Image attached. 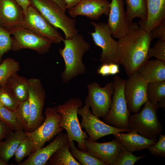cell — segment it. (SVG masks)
<instances>
[{
    "label": "cell",
    "mask_w": 165,
    "mask_h": 165,
    "mask_svg": "<svg viewBox=\"0 0 165 165\" xmlns=\"http://www.w3.org/2000/svg\"><path fill=\"white\" fill-rule=\"evenodd\" d=\"M152 41L150 32L136 22L132 23L127 33L117 41L115 63L122 65L129 76L148 60V52Z\"/></svg>",
    "instance_id": "obj_1"
},
{
    "label": "cell",
    "mask_w": 165,
    "mask_h": 165,
    "mask_svg": "<svg viewBox=\"0 0 165 165\" xmlns=\"http://www.w3.org/2000/svg\"><path fill=\"white\" fill-rule=\"evenodd\" d=\"M63 41L64 47L60 49L59 52L64 59L65 69L61 76L62 81L67 83L79 75L86 73V70L82 58L90 49V46L80 34L64 39Z\"/></svg>",
    "instance_id": "obj_2"
},
{
    "label": "cell",
    "mask_w": 165,
    "mask_h": 165,
    "mask_svg": "<svg viewBox=\"0 0 165 165\" xmlns=\"http://www.w3.org/2000/svg\"><path fill=\"white\" fill-rule=\"evenodd\" d=\"M83 103L78 97H72L62 105H58L57 111L62 115L59 123L60 127L65 129L68 138L69 145L73 141L77 143L79 150L86 151L84 141L88 138L86 133L82 130L78 117V110Z\"/></svg>",
    "instance_id": "obj_3"
},
{
    "label": "cell",
    "mask_w": 165,
    "mask_h": 165,
    "mask_svg": "<svg viewBox=\"0 0 165 165\" xmlns=\"http://www.w3.org/2000/svg\"><path fill=\"white\" fill-rule=\"evenodd\" d=\"M53 26L61 29L65 39L71 38L78 34L76 20L68 16L61 8L52 0H28Z\"/></svg>",
    "instance_id": "obj_4"
},
{
    "label": "cell",
    "mask_w": 165,
    "mask_h": 165,
    "mask_svg": "<svg viewBox=\"0 0 165 165\" xmlns=\"http://www.w3.org/2000/svg\"><path fill=\"white\" fill-rule=\"evenodd\" d=\"M158 107L148 101L139 112L130 115L129 128L150 139H157L162 132L163 126L157 116Z\"/></svg>",
    "instance_id": "obj_5"
},
{
    "label": "cell",
    "mask_w": 165,
    "mask_h": 165,
    "mask_svg": "<svg viewBox=\"0 0 165 165\" xmlns=\"http://www.w3.org/2000/svg\"><path fill=\"white\" fill-rule=\"evenodd\" d=\"M114 91L109 112L103 118L105 123L116 128L122 129L129 128V111L124 94L126 80L118 75L113 79Z\"/></svg>",
    "instance_id": "obj_6"
},
{
    "label": "cell",
    "mask_w": 165,
    "mask_h": 165,
    "mask_svg": "<svg viewBox=\"0 0 165 165\" xmlns=\"http://www.w3.org/2000/svg\"><path fill=\"white\" fill-rule=\"evenodd\" d=\"M45 118L42 124L36 130L25 131L33 143L32 153L42 148L47 142L50 141L55 136L64 130L59 127L61 115L57 111V106L47 108L44 112Z\"/></svg>",
    "instance_id": "obj_7"
},
{
    "label": "cell",
    "mask_w": 165,
    "mask_h": 165,
    "mask_svg": "<svg viewBox=\"0 0 165 165\" xmlns=\"http://www.w3.org/2000/svg\"><path fill=\"white\" fill-rule=\"evenodd\" d=\"M20 26L29 30L52 43H59L64 39L57 28L30 4L26 13L23 14Z\"/></svg>",
    "instance_id": "obj_8"
},
{
    "label": "cell",
    "mask_w": 165,
    "mask_h": 165,
    "mask_svg": "<svg viewBox=\"0 0 165 165\" xmlns=\"http://www.w3.org/2000/svg\"><path fill=\"white\" fill-rule=\"evenodd\" d=\"M88 93L85 100V104L92 110V113L98 117L104 118L108 113L114 91L113 82L107 83L101 87L97 82L88 84Z\"/></svg>",
    "instance_id": "obj_9"
},
{
    "label": "cell",
    "mask_w": 165,
    "mask_h": 165,
    "mask_svg": "<svg viewBox=\"0 0 165 165\" xmlns=\"http://www.w3.org/2000/svg\"><path fill=\"white\" fill-rule=\"evenodd\" d=\"M90 108L88 105L85 104L78 110V114L80 115L82 118L80 123L81 127L85 129V132L89 137L88 139L89 141H95L107 135H114L118 133L129 132L131 130L130 129L118 128L105 123L93 114Z\"/></svg>",
    "instance_id": "obj_10"
},
{
    "label": "cell",
    "mask_w": 165,
    "mask_h": 165,
    "mask_svg": "<svg viewBox=\"0 0 165 165\" xmlns=\"http://www.w3.org/2000/svg\"><path fill=\"white\" fill-rule=\"evenodd\" d=\"M28 88L30 116L27 132H31L38 128L45 120L42 111L46 92L40 80L37 78L28 79Z\"/></svg>",
    "instance_id": "obj_11"
},
{
    "label": "cell",
    "mask_w": 165,
    "mask_h": 165,
    "mask_svg": "<svg viewBox=\"0 0 165 165\" xmlns=\"http://www.w3.org/2000/svg\"><path fill=\"white\" fill-rule=\"evenodd\" d=\"M90 23L94 27V31L90 34L95 44L100 47L102 50L100 61L102 64L115 63L118 42L112 37L109 27L103 22L92 21Z\"/></svg>",
    "instance_id": "obj_12"
},
{
    "label": "cell",
    "mask_w": 165,
    "mask_h": 165,
    "mask_svg": "<svg viewBox=\"0 0 165 165\" xmlns=\"http://www.w3.org/2000/svg\"><path fill=\"white\" fill-rule=\"evenodd\" d=\"M124 87V94L127 108L130 112L136 113L148 99V84L136 70L128 76Z\"/></svg>",
    "instance_id": "obj_13"
},
{
    "label": "cell",
    "mask_w": 165,
    "mask_h": 165,
    "mask_svg": "<svg viewBox=\"0 0 165 165\" xmlns=\"http://www.w3.org/2000/svg\"><path fill=\"white\" fill-rule=\"evenodd\" d=\"M8 31L13 36L11 50L14 51L28 49L44 54L48 52L51 47V42L26 28L20 26Z\"/></svg>",
    "instance_id": "obj_14"
},
{
    "label": "cell",
    "mask_w": 165,
    "mask_h": 165,
    "mask_svg": "<svg viewBox=\"0 0 165 165\" xmlns=\"http://www.w3.org/2000/svg\"><path fill=\"white\" fill-rule=\"evenodd\" d=\"M110 2L108 0H82L75 6L68 9L70 16L86 17L91 20H98L103 14L108 16Z\"/></svg>",
    "instance_id": "obj_15"
},
{
    "label": "cell",
    "mask_w": 165,
    "mask_h": 165,
    "mask_svg": "<svg viewBox=\"0 0 165 165\" xmlns=\"http://www.w3.org/2000/svg\"><path fill=\"white\" fill-rule=\"evenodd\" d=\"M84 142L86 151L111 165H113L123 146L116 138L104 143L90 141L86 139Z\"/></svg>",
    "instance_id": "obj_16"
},
{
    "label": "cell",
    "mask_w": 165,
    "mask_h": 165,
    "mask_svg": "<svg viewBox=\"0 0 165 165\" xmlns=\"http://www.w3.org/2000/svg\"><path fill=\"white\" fill-rule=\"evenodd\" d=\"M106 24L112 36L119 39L125 35L128 31L130 25L126 20L123 0H112Z\"/></svg>",
    "instance_id": "obj_17"
},
{
    "label": "cell",
    "mask_w": 165,
    "mask_h": 165,
    "mask_svg": "<svg viewBox=\"0 0 165 165\" xmlns=\"http://www.w3.org/2000/svg\"><path fill=\"white\" fill-rule=\"evenodd\" d=\"M69 143L66 133L58 134L48 145L32 153L25 160L18 163V165H44L52 154L59 148Z\"/></svg>",
    "instance_id": "obj_18"
},
{
    "label": "cell",
    "mask_w": 165,
    "mask_h": 165,
    "mask_svg": "<svg viewBox=\"0 0 165 165\" xmlns=\"http://www.w3.org/2000/svg\"><path fill=\"white\" fill-rule=\"evenodd\" d=\"M23 12L15 0H0V25L8 31L20 26Z\"/></svg>",
    "instance_id": "obj_19"
},
{
    "label": "cell",
    "mask_w": 165,
    "mask_h": 165,
    "mask_svg": "<svg viewBox=\"0 0 165 165\" xmlns=\"http://www.w3.org/2000/svg\"><path fill=\"white\" fill-rule=\"evenodd\" d=\"M147 17L144 23L139 25L150 32L165 19V0H145Z\"/></svg>",
    "instance_id": "obj_20"
},
{
    "label": "cell",
    "mask_w": 165,
    "mask_h": 165,
    "mask_svg": "<svg viewBox=\"0 0 165 165\" xmlns=\"http://www.w3.org/2000/svg\"><path fill=\"white\" fill-rule=\"evenodd\" d=\"M113 135L127 150L131 152L147 149L157 141V139L145 138L133 130L127 133H118Z\"/></svg>",
    "instance_id": "obj_21"
},
{
    "label": "cell",
    "mask_w": 165,
    "mask_h": 165,
    "mask_svg": "<svg viewBox=\"0 0 165 165\" xmlns=\"http://www.w3.org/2000/svg\"><path fill=\"white\" fill-rule=\"evenodd\" d=\"M147 83L165 81V62L148 60L137 70Z\"/></svg>",
    "instance_id": "obj_22"
},
{
    "label": "cell",
    "mask_w": 165,
    "mask_h": 165,
    "mask_svg": "<svg viewBox=\"0 0 165 165\" xmlns=\"http://www.w3.org/2000/svg\"><path fill=\"white\" fill-rule=\"evenodd\" d=\"M27 136L23 130L12 131L0 141V157L8 162L16 150L20 143Z\"/></svg>",
    "instance_id": "obj_23"
},
{
    "label": "cell",
    "mask_w": 165,
    "mask_h": 165,
    "mask_svg": "<svg viewBox=\"0 0 165 165\" xmlns=\"http://www.w3.org/2000/svg\"><path fill=\"white\" fill-rule=\"evenodd\" d=\"M126 9V19L128 23L130 25L133 20L139 17L140 20L139 25L145 22L147 17V11L145 0H125Z\"/></svg>",
    "instance_id": "obj_24"
},
{
    "label": "cell",
    "mask_w": 165,
    "mask_h": 165,
    "mask_svg": "<svg viewBox=\"0 0 165 165\" xmlns=\"http://www.w3.org/2000/svg\"><path fill=\"white\" fill-rule=\"evenodd\" d=\"M28 80L25 77L19 75L16 72L9 78L6 84L14 93L20 102L28 98Z\"/></svg>",
    "instance_id": "obj_25"
},
{
    "label": "cell",
    "mask_w": 165,
    "mask_h": 165,
    "mask_svg": "<svg viewBox=\"0 0 165 165\" xmlns=\"http://www.w3.org/2000/svg\"><path fill=\"white\" fill-rule=\"evenodd\" d=\"M69 143L57 149L51 156L48 161L52 165H81L74 158L69 149Z\"/></svg>",
    "instance_id": "obj_26"
},
{
    "label": "cell",
    "mask_w": 165,
    "mask_h": 165,
    "mask_svg": "<svg viewBox=\"0 0 165 165\" xmlns=\"http://www.w3.org/2000/svg\"><path fill=\"white\" fill-rule=\"evenodd\" d=\"M69 149L73 157L82 165H108L103 160L90 154L86 151L80 150L75 146L74 141L69 144Z\"/></svg>",
    "instance_id": "obj_27"
},
{
    "label": "cell",
    "mask_w": 165,
    "mask_h": 165,
    "mask_svg": "<svg viewBox=\"0 0 165 165\" xmlns=\"http://www.w3.org/2000/svg\"><path fill=\"white\" fill-rule=\"evenodd\" d=\"M20 70L18 61L11 58L4 59L0 64V85L6 84L9 78Z\"/></svg>",
    "instance_id": "obj_28"
},
{
    "label": "cell",
    "mask_w": 165,
    "mask_h": 165,
    "mask_svg": "<svg viewBox=\"0 0 165 165\" xmlns=\"http://www.w3.org/2000/svg\"><path fill=\"white\" fill-rule=\"evenodd\" d=\"M146 93L148 101L157 105L165 99V81L148 83Z\"/></svg>",
    "instance_id": "obj_29"
},
{
    "label": "cell",
    "mask_w": 165,
    "mask_h": 165,
    "mask_svg": "<svg viewBox=\"0 0 165 165\" xmlns=\"http://www.w3.org/2000/svg\"><path fill=\"white\" fill-rule=\"evenodd\" d=\"M0 100L3 106L13 111L20 102L14 93L6 84L0 85Z\"/></svg>",
    "instance_id": "obj_30"
},
{
    "label": "cell",
    "mask_w": 165,
    "mask_h": 165,
    "mask_svg": "<svg viewBox=\"0 0 165 165\" xmlns=\"http://www.w3.org/2000/svg\"><path fill=\"white\" fill-rule=\"evenodd\" d=\"M13 111L17 119L22 127L24 130L27 131L30 116L28 98L24 101L20 102Z\"/></svg>",
    "instance_id": "obj_31"
},
{
    "label": "cell",
    "mask_w": 165,
    "mask_h": 165,
    "mask_svg": "<svg viewBox=\"0 0 165 165\" xmlns=\"http://www.w3.org/2000/svg\"><path fill=\"white\" fill-rule=\"evenodd\" d=\"M33 143L32 139L27 136L19 144L14 154V160L17 163L32 152Z\"/></svg>",
    "instance_id": "obj_32"
},
{
    "label": "cell",
    "mask_w": 165,
    "mask_h": 165,
    "mask_svg": "<svg viewBox=\"0 0 165 165\" xmlns=\"http://www.w3.org/2000/svg\"><path fill=\"white\" fill-rule=\"evenodd\" d=\"M0 119L13 131L23 130L17 119L13 111L10 110L3 106L0 107Z\"/></svg>",
    "instance_id": "obj_33"
},
{
    "label": "cell",
    "mask_w": 165,
    "mask_h": 165,
    "mask_svg": "<svg viewBox=\"0 0 165 165\" xmlns=\"http://www.w3.org/2000/svg\"><path fill=\"white\" fill-rule=\"evenodd\" d=\"M145 156V155L140 156H135L132 152L127 150L123 146L113 165H133L138 160Z\"/></svg>",
    "instance_id": "obj_34"
},
{
    "label": "cell",
    "mask_w": 165,
    "mask_h": 165,
    "mask_svg": "<svg viewBox=\"0 0 165 165\" xmlns=\"http://www.w3.org/2000/svg\"><path fill=\"white\" fill-rule=\"evenodd\" d=\"M9 31L0 25V64L3 55L11 50L12 38Z\"/></svg>",
    "instance_id": "obj_35"
},
{
    "label": "cell",
    "mask_w": 165,
    "mask_h": 165,
    "mask_svg": "<svg viewBox=\"0 0 165 165\" xmlns=\"http://www.w3.org/2000/svg\"><path fill=\"white\" fill-rule=\"evenodd\" d=\"M148 57V59L154 57L157 60L165 62V41L159 40L152 48L150 47Z\"/></svg>",
    "instance_id": "obj_36"
},
{
    "label": "cell",
    "mask_w": 165,
    "mask_h": 165,
    "mask_svg": "<svg viewBox=\"0 0 165 165\" xmlns=\"http://www.w3.org/2000/svg\"><path fill=\"white\" fill-rule=\"evenodd\" d=\"M158 140L147 149L149 152L156 156L165 157V135L160 134Z\"/></svg>",
    "instance_id": "obj_37"
},
{
    "label": "cell",
    "mask_w": 165,
    "mask_h": 165,
    "mask_svg": "<svg viewBox=\"0 0 165 165\" xmlns=\"http://www.w3.org/2000/svg\"><path fill=\"white\" fill-rule=\"evenodd\" d=\"M152 40L155 38L165 41V19L150 32Z\"/></svg>",
    "instance_id": "obj_38"
},
{
    "label": "cell",
    "mask_w": 165,
    "mask_h": 165,
    "mask_svg": "<svg viewBox=\"0 0 165 165\" xmlns=\"http://www.w3.org/2000/svg\"><path fill=\"white\" fill-rule=\"evenodd\" d=\"M12 130L0 119V141L4 139Z\"/></svg>",
    "instance_id": "obj_39"
},
{
    "label": "cell",
    "mask_w": 165,
    "mask_h": 165,
    "mask_svg": "<svg viewBox=\"0 0 165 165\" xmlns=\"http://www.w3.org/2000/svg\"><path fill=\"white\" fill-rule=\"evenodd\" d=\"M97 73L104 76L110 75L109 64H102V65L97 69Z\"/></svg>",
    "instance_id": "obj_40"
},
{
    "label": "cell",
    "mask_w": 165,
    "mask_h": 165,
    "mask_svg": "<svg viewBox=\"0 0 165 165\" xmlns=\"http://www.w3.org/2000/svg\"><path fill=\"white\" fill-rule=\"evenodd\" d=\"M22 7L24 14L26 13L28 8L30 5L28 0H15Z\"/></svg>",
    "instance_id": "obj_41"
},
{
    "label": "cell",
    "mask_w": 165,
    "mask_h": 165,
    "mask_svg": "<svg viewBox=\"0 0 165 165\" xmlns=\"http://www.w3.org/2000/svg\"><path fill=\"white\" fill-rule=\"evenodd\" d=\"M66 5L67 9L73 7L78 4L82 0H63Z\"/></svg>",
    "instance_id": "obj_42"
},
{
    "label": "cell",
    "mask_w": 165,
    "mask_h": 165,
    "mask_svg": "<svg viewBox=\"0 0 165 165\" xmlns=\"http://www.w3.org/2000/svg\"><path fill=\"white\" fill-rule=\"evenodd\" d=\"M109 64L110 75H115L119 72V64L115 63H110Z\"/></svg>",
    "instance_id": "obj_43"
},
{
    "label": "cell",
    "mask_w": 165,
    "mask_h": 165,
    "mask_svg": "<svg viewBox=\"0 0 165 165\" xmlns=\"http://www.w3.org/2000/svg\"><path fill=\"white\" fill-rule=\"evenodd\" d=\"M56 3L65 12L66 10V5L63 0H52Z\"/></svg>",
    "instance_id": "obj_44"
},
{
    "label": "cell",
    "mask_w": 165,
    "mask_h": 165,
    "mask_svg": "<svg viewBox=\"0 0 165 165\" xmlns=\"http://www.w3.org/2000/svg\"><path fill=\"white\" fill-rule=\"evenodd\" d=\"M158 108L160 107L165 110V99H163L158 102L157 104Z\"/></svg>",
    "instance_id": "obj_45"
},
{
    "label": "cell",
    "mask_w": 165,
    "mask_h": 165,
    "mask_svg": "<svg viewBox=\"0 0 165 165\" xmlns=\"http://www.w3.org/2000/svg\"><path fill=\"white\" fill-rule=\"evenodd\" d=\"M7 162H6L0 157V165H8Z\"/></svg>",
    "instance_id": "obj_46"
},
{
    "label": "cell",
    "mask_w": 165,
    "mask_h": 165,
    "mask_svg": "<svg viewBox=\"0 0 165 165\" xmlns=\"http://www.w3.org/2000/svg\"><path fill=\"white\" fill-rule=\"evenodd\" d=\"M2 106V103L1 102V101H0V107H1Z\"/></svg>",
    "instance_id": "obj_47"
},
{
    "label": "cell",
    "mask_w": 165,
    "mask_h": 165,
    "mask_svg": "<svg viewBox=\"0 0 165 165\" xmlns=\"http://www.w3.org/2000/svg\"></svg>",
    "instance_id": "obj_48"
}]
</instances>
